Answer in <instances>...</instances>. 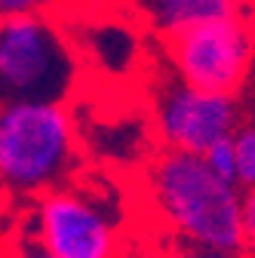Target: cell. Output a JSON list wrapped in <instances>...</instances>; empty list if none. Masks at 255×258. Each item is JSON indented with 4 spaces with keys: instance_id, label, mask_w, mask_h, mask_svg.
<instances>
[{
    "instance_id": "1",
    "label": "cell",
    "mask_w": 255,
    "mask_h": 258,
    "mask_svg": "<svg viewBox=\"0 0 255 258\" xmlns=\"http://www.w3.org/2000/svg\"><path fill=\"white\" fill-rule=\"evenodd\" d=\"M148 200L187 246L243 255V200L203 154L163 148L148 160Z\"/></svg>"
},
{
    "instance_id": "2",
    "label": "cell",
    "mask_w": 255,
    "mask_h": 258,
    "mask_svg": "<svg viewBox=\"0 0 255 258\" xmlns=\"http://www.w3.org/2000/svg\"><path fill=\"white\" fill-rule=\"evenodd\" d=\"M80 175V129L65 102L0 105V181L16 200Z\"/></svg>"
},
{
    "instance_id": "3",
    "label": "cell",
    "mask_w": 255,
    "mask_h": 258,
    "mask_svg": "<svg viewBox=\"0 0 255 258\" xmlns=\"http://www.w3.org/2000/svg\"><path fill=\"white\" fill-rule=\"evenodd\" d=\"M83 61L55 16L0 19V105L65 102L77 89Z\"/></svg>"
},
{
    "instance_id": "4",
    "label": "cell",
    "mask_w": 255,
    "mask_h": 258,
    "mask_svg": "<svg viewBox=\"0 0 255 258\" xmlns=\"http://www.w3.org/2000/svg\"><path fill=\"white\" fill-rule=\"evenodd\" d=\"M117 187H95L80 175L31 200L22 228L55 258H120Z\"/></svg>"
},
{
    "instance_id": "5",
    "label": "cell",
    "mask_w": 255,
    "mask_h": 258,
    "mask_svg": "<svg viewBox=\"0 0 255 258\" xmlns=\"http://www.w3.org/2000/svg\"><path fill=\"white\" fill-rule=\"evenodd\" d=\"M178 80L218 95H237L255 58V13L203 22L160 37Z\"/></svg>"
},
{
    "instance_id": "6",
    "label": "cell",
    "mask_w": 255,
    "mask_h": 258,
    "mask_svg": "<svg viewBox=\"0 0 255 258\" xmlns=\"http://www.w3.org/2000/svg\"><path fill=\"white\" fill-rule=\"evenodd\" d=\"M154 129L163 148L206 154L215 142L237 133L234 95L203 92L181 80L166 83L154 99Z\"/></svg>"
},
{
    "instance_id": "7",
    "label": "cell",
    "mask_w": 255,
    "mask_h": 258,
    "mask_svg": "<svg viewBox=\"0 0 255 258\" xmlns=\"http://www.w3.org/2000/svg\"><path fill=\"white\" fill-rule=\"evenodd\" d=\"M55 19L65 28L83 64L102 68L117 80L130 77L142 64V37L130 25V19H120L117 13H95V10L74 13V19L61 13Z\"/></svg>"
},
{
    "instance_id": "8",
    "label": "cell",
    "mask_w": 255,
    "mask_h": 258,
    "mask_svg": "<svg viewBox=\"0 0 255 258\" xmlns=\"http://www.w3.org/2000/svg\"><path fill=\"white\" fill-rule=\"evenodd\" d=\"M133 16L151 28L157 37L175 34V31L194 28L203 22H218L252 13L246 0H126Z\"/></svg>"
},
{
    "instance_id": "9",
    "label": "cell",
    "mask_w": 255,
    "mask_h": 258,
    "mask_svg": "<svg viewBox=\"0 0 255 258\" xmlns=\"http://www.w3.org/2000/svg\"><path fill=\"white\" fill-rule=\"evenodd\" d=\"M234 151H237V184L255 187V126L237 129Z\"/></svg>"
},
{
    "instance_id": "10",
    "label": "cell",
    "mask_w": 255,
    "mask_h": 258,
    "mask_svg": "<svg viewBox=\"0 0 255 258\" xmlns=\"http://www.w3.org/2000/svg\"><path fill=\"white\" fill-rule=\"evenodd\" d=\"M203 157L209 160V166H212L221 178H228V181L237 184V151H234V136L215 142Z\"/></svg>"
},
{
    "instance_id": "11",
    "label": "cell",
    "mask_w": 255,
    "mask_h": 258,
    "mask_svg": "<svg viewBox=\"0 0 255 258\" xmlns=\"http://www.w3.org/2000/svg\"><path fill=\"white\" fill-rule=\"evenodd\" d=\"M68 0H0V19L7 16H31V13H49L52 7H65Z\"/></svg>"
},
{
    "instance_id": "12",
    "label": "cell",
    "mask_w": 255,
    "mask_h": 258,
    "mask_svg": "<svg viewBox=\"0 0 255 258\" xmlns=\"http://www.w3.org/2000/svg\"><path fill=\"white\" fill-rule=\"evenodd\" d=\"M10 258H55V255H49L34 237L22 228V234H16L13 243H10Z\"/></svg>"
},
{
    "instance_id": "13",
    "label": "cell",
    "mask_w": 255,
    "mask_h": 258,
    "mask_svg": "<svg viewBox=\"0 0 255 258\" xmlns=\"http://www.w3.org/2000/svg\"><path fill=\"white\" fill-rule=\"evenodd\" d=\"M243 240L246 249L255 252V187H246V197H243Z\"/></svg>"
},
{
    "instance_id": "14",
    "label": "cell",
    "mask_w": 255,
    "mask_h": 258,
    "mask_svg": "<svg viewBox=\"0 0 255 258\" xmlns=\"http://www.w3.org/2000/svg\"><path fill=\"white\" fill-rule=\"evenodd\" d=\"M178 258H240V255H231V252H215V249H197V246H187Z\"/></svg>"
},
{
    "instance_id": "15",
    "label": "cell",
    "mask_w": 255,
    "mask_h": 258,
    "mask_svg": "<svg viewBox=\"0 0 255 258\" xmlns=\"http://www.w3.org/2000/svg\"><path fill=\"white\" fill-rule=\"evenodd\" d=\"M4 218H7V184L0 181V228H4Z\"/></svg>"
}]
</instances>
